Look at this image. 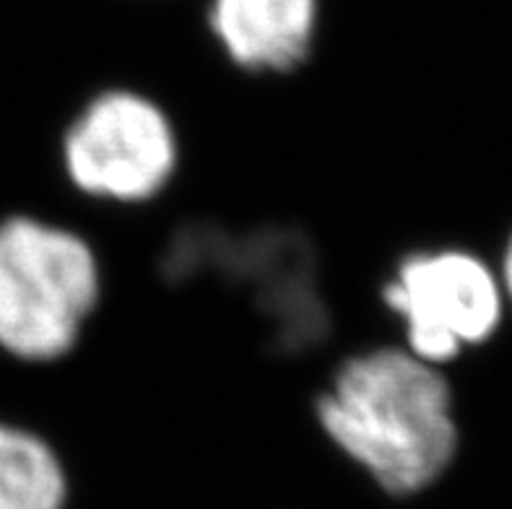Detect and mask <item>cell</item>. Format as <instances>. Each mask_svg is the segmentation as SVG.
<instances>
[{
    "label": "cell",
    "mask_w": 512,
    "mask_h": 509,
    "mask_svg": "<svg viewBox=\"0 0 512 509\" xmlns=\"http://www.w3.org/2000/svg\"><path fill=\"white\" fill-rule=\"evenodd\" d=\"M338 458L385 499L409 502L440 486L461 458L453 377L401 341L344 356L312 403Z\"/></svg>",
    "instance_id": "1"
},
{
    "label": "cell",
    "mask_w": 512,
    "mask_h": 509,
    "mask_svg": "<svg viewBox=\"0 0 512 509\" xmlns=\"http://www.w3.org/2000/svg\"><path fill=\"white\" fill-rule=\"evenodd\" d=\"M104 297L97 247L81 229L32 211L0 216V354L26 367L63 361Z\"/></svg>",
    "instance_id": "2"
},
{
    "label": "cell",
    "mask_w": 512,
    "mask_h": 509,
    "mask_svg": "<svg viewBox=\"0 0 512 509\" xmlns=\"http://www.w3.org/2000/svg\"><path fill=\"white\" fill-rule=\"evenodd\" d=\"M58 156L73 195L97 206L141 208L175 182L182 164L180 130L149 91L104 86L73 112Z\"/></svg>",
    "instance_id": "3"
},
{
    "label": "cell",
    "mask_w": 512,
    "mask_h": 509,
    "mask_svg": "<svg viewBox=\"0 0 512 509\" xmlns=\"http://www.w3.org/2000/svg\"><path fill=\"white\" fill-rule=\"evenodd\" d=\"M380 302L401 328L403 346L445 369L497 341L505 325L500 273L474 247L406 252L380 286Z\"/></svg>",
    "instance_id": "4"
},
{
    "label": "cell",
    "mask_w": 512,
    "mask_h": 509,
    "mask_svg": "<svg viewBox=\"0 0 512 509\" xmlns=\"http://www.w3.org/2000/svg\"><path fill=\"white\" fill-rule=\"evenodd\" d=\"M320 0H208L203 26L221 58L247 76H292L315 55Z\"/></svg>",
    "instance_id": "5"
},
{
    "label": "cell",
    "mask_w": 512,
    "mask_h": 509,
    "mask_svg": "<svg viewBox=\"0 0 512 509\" xmlns=\"http://www.w3.org/2000/svg\"><path fill=\"white\" fill-rule=\"evenodd\" d=\"M63 452L24 421L0 419V509H71Z\"/></svg>",
    "instance_id": "6"
},
{
    "label": "cell",
    "mask_w": 512,
    "mask_h": 509,
    "mask_svg": "<svg viewBox=\"0 0 512 509\" xmlns=\"http://www.w3.org/2000/svg\"><path fill=\"white\" fill-rule=\"evenodd\" d=\"M500 281L502 291H505L507 304H512V232L510 237L505 239V247H502V258H500Z\"/></svg>",
    "instance_id": "7"
}]
</instances>
